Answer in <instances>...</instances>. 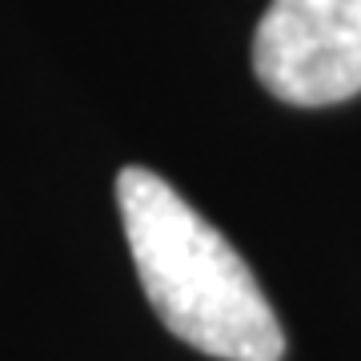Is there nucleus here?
Returning <instances> with one entry per match:
<instances>
[{
	"instance_id": "f257e3e1",
	"label": "nucleus",
	"mask_w": 361,
	"mask_h": 361,
	"mask_svg": "<svg viewBox=\"0 0 361 361\" xmlns=\"http://www.w3.org/2000/svg\"><path fill=\"white\" fill-rule=\"evenodd\" d=\"M141 289L169 334L221 361H281L285 334L245 257L153 169L116 173Z\"/></svg>"
},
{
	"instance_id": "f03ea898",
	"label": "nucleus",
	"mask_w": 361,
	"mask_h": 361,
	"mask_svg": "<svg viewBox=\"0 0 361 361\" xmlns=\"http://www.w3.org/2000/svg\"><path fill=\"white\" fill-rule=\"evenodd\" d=\"M253 73L285 104L322 109L361 92V0H269Z\"/></svg>"
}]
</instances>
